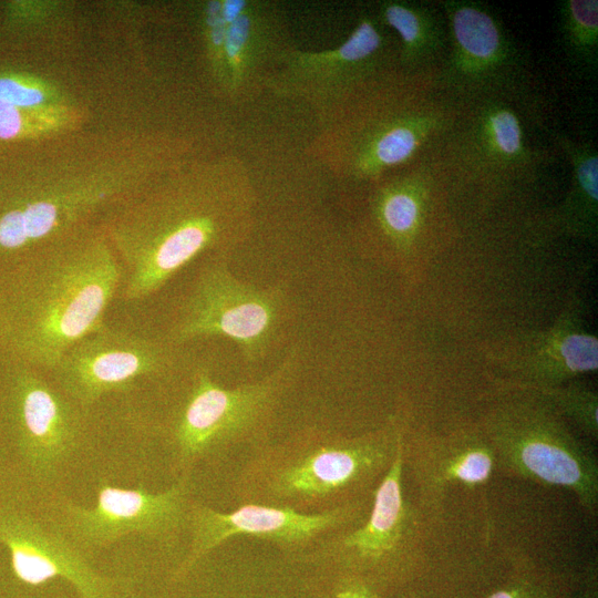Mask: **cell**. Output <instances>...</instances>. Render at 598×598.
I'll return each instance as SVG.
<instances>
[{
	"mask_svg": "<svg viewBox=\"0 0 598 598\" xmlns=\"http://www.w3.org/2000/svg\"><path fill=\"white\" fill-rule=\"evenodd\" d=\"M524 393L501 401L484 416V436L501 465L523 478L573 492L584 509L596 512L598 465L546 399Z\"/></svg>",
	"mask_w": 598,
	"mask_h": 598,
	"instance_id": "obj_6",
	"label": "cell"
},
{
	"mask_svg": "<svg viewBox=\"0 0 598 598\" xmlns=\"http://www.w3.org/2000/svg\"><path fill=\"white\" fill-rule=\"evenodd\" d=\"M0 423L4 441L35 481L58 473L87 441L89 412L49 372L0 350Z\"/></svg>",
	"mask_w": 598,
	"mask_h": 598,
	"instance_id": "obj_8",
	"label": "cell"
},
{
	"mask_svg": "<svg viewBox=\"0 0 598 598\" xmlns=\"http://www.w3.org/2000/svg\"><path fill=\"white\" fill-rule=\"evenodd\" d=\"M453 28L461 48L472 58L487 60L499 48V33L485 12L462 7L454 13Z\"/></svg>",
	"mask_w": 598,
	"mask_h": 598,
	"instance_id": "obj_23",
	"label": "cell"
},
{
	"mask_svg": "<svg viewBox=\"0 0 598 598\" xmlns=\"http://www.w3.org/2000/svg\"><path fill=\"white\" fill-rule=\"evenodd\" d=\"M274 30L262 2L250 1L245 12L226 24L224 92L236 95L272 51Z\"/></svg>",
	"mask_w": 598,
	"mask_h": 598,
	"instance_id": "obj_16",
	"label": "cell"
},
{
	"mask_svg": "<svg viewBox=\"0 0 598 598\" xmlns=\"http://www.w3.org/2000/svg\"><path fill=\"white\" fill-rule=\"evenodd\" d=\"M512 380L555 385L598 367V341L585 329L581 303L573 298L547 329L517 334L487 351Z\"/></svg>",
	"mask_w": 598,
	"mask_h": 598,
	"instance_id": "obj_14",
	"label": "cell"
},
{
	"mask_svg": "<svg viewBox=\"0 0 598 598\" xmlns=\"http://www.w3.org/2000/svg\"><path fill=\"white\" fill-rule=\"evenodd\" d=\"M352 506L337 505L308 514L286 506L246 503L230 512H219L204 504H190L186 529L188 553L176 576L186 574L203 557L234 536L246 535L271 542L281 549L298 550L320 540L349 523Z\"/></svg>",
	"mask_w": 598,
	"mask_h": 598,
	"instance_id": "obj_11",
	"label": "cell"
},
{
	"mask_svg": "<svg viewBox=\"0 0 598 598\" xmlns=\"http://www.w3.org/2000/svg\"><path fill=\"white\" fill-rule=\"evenodd\" d=\"M403 442L375 489L368 520L342 535H329L316 545V556L346 564L378 565L392 556L408 528V508L402 493Z\"/></svg>",
	"mask_w": 598,
	"mask_h": 598,
	"instance_id": "obj_15",
	"label": "cell"
},
{
	"mask_svg": "<svg viewBox=\"0 0 598 598\" xmlns=\"http://www.w3.org/2000/svg\"><path fill=\"white\" fill-rule=\"evenodd\" d=\"M252 194L219 161H185L99 220L122 266L118 298L140 302L188 264L230 250L249 227Z\"/></svg>",
	"mask_w": 598,
	"mask_h": 598,
	"instance_id": "obj_2",
	"label": "cell"
},
{
	"mask_svg": "<svg viewBox=\"0 0 598 598\" xmlns=\"http://www.w3.org/2000/svg\"><path fill=\"white\" fill-rule=\"evenodd\" d=\"M161 134L87 132L0 148V275L185 162Z\"/></svg>",
	"mask_w": 598,
	"mask_h": 598,
	"instance_id": "obj_1",
	"label": "cell"
},
{
	"mask_svg": "<svg viewBox=\"0 0 598 598\" xmlns=\"http://www.w3.org/2000/svg\"><path fill=\"white\" fill-rule=\"evenodd\" d=\"M0 544L22 582L38 586L53 578L69 581L80 598H114L113 579L101 575L84 551L51 523L43 522L0 488Z\"/></svg>",
	"mask_w": 598,
	"mask_h": 598,
	"instance_id": "obj_12",
	"label": "cell"
},
{
	"mask_svg": "<svg viewBox=\"0 0 598 598\" xmlns=\"http://www.w3.org/2000/svg\"><path fill=\"white\" fill-rule=\"evenodd\" d=\"M230 250L206 254L163 331L176 347L208 337L234 341L248 362L262 360L285 316L280 285L260 288L229 268Z\"/></svg>",
	"mask_w": 598,
	"mask_h": 598,
	"instance_id": "obj_7",
	"label": "cell"
},
{
	"mask_svg": "<svg viewBox=\"0 0 598 598\" xmlns=\"http://www.w3.org/2000/svg\"><path fill=\"white\" fill-rule=\"evenodd\" d=\"M496 460V453L487 440L480 436L461 437L434 453L425 468V485L441 489L454 482L471 487L485 484L494 472Z\"/></svg>",
	"mask_w": 598,
	"mask_h": 598,
	"instance_id": "obj_18",
	"label": "cell"
},
{
	"mask_svg": "<svg viewBox=\"0 0 598 598\" xmlns=\"http://www.w3.org/2000/svg\"><path fill=\"white\" fill-rule=\"evenodd\" d=\"M200 30L212 79L224 91L226 80V23L221 17L220 0L206 1L202 4Z\"/></svg>",
	"mask_w": 598,
	"mask_h": 598,
	"instance_id": "obj_25",
	"label": "cell"
},
{
	"mask_svg": "<svg viewBox=\"0 0 598 598\" xmlns=\"http://www.w3.org/2000/svg\"><path fill=\"white\" fill-rule=\"evenodd\" d=\"M401 433L355 439L308 433L267 451L246 473V503L299 511L328 504L390 465Z\"/></svg>",
	"mask_w": 598,
	"mask_h": 598,
	"instance_id": "obj_5",
	"label": "cell"
},
{
	"mask_svg": "<svg viewBox=\"0 0 598 598\" xmlns=\"http://www.w3.org/2000/svg\"><path fill=\"white\" fill-rule=\"evenodd\" d=\"M577 598H598L597 577L592 564L588 566L585 573L582 585Z\"/></svg>",
	"mask_w": 598,
	"mask_h": 598,
	"instance_id": "obj_32",
	"label": "cell"
},
{
	"mask_svg": "<svg viewBox=\"0 0 598 598\" xmlns=\"http://www.w3.org/2000/svg\"><path fill=\"white\" fill-rule=\"evenodd\" d=\"M0 101L20 106L78 104L61 84L20 65L0 62Z\"/></svg>",
	"mask_w": 598,
	"mask_h": 598,
	"instance_id": "obj_21",
	"label": "cell"
},
{
	"mask_svg": "<svg viewBox=\"0 0 598 598\" xmlns=\"http://www.w3.org/2000/svg\"><path fill=\"white\" fill-rule=\"evenodd\" d=\"M382 40L374 22L363 19L347 40L333 49H279L275 53L279 66L266 78L265 84L278 96L327 107L369 71Z\"/></svg>",
	"mask_w": 598,
	"mask_h": 598,
	"instance_id": "obj_13",
	"label": "cell"
},
{
	"mask_svg": "<svg viewBox=\"0 0 598 598\" xmlns=\"http://www.w3.org/2000/svg\"><path fill=\"white\" fill-rule=\"evenodd\" d=\"M383 20L400 35L405 56L412 55L423 38V25L419 14L409 6L386 2L381 6Z\"/></svg>",
	"mask_w": 598,
	"mask_h": 598,
	"instance_id": "obj_26",
	"label": "cell"
},
{
	"mask_svg": "<svg viewBox=\"0 0 598 598\" xmlns=\"http://www.w3.org/2000/svg\"><path fill=\"white\" fill-rule=\"evenodd\" d=\"M185 351L163 329L107 319L73 344L49 374L65 395L87 410L105 396L134 394L162 381Z\"/></svg>",
	"mask_w": 598,
	"mask_h": 598,
	"instance_id": "obj_9",
	"label": "cell"
},
{
	"mask_svg": "<svg viewBox=\"0 0 598 598\" xmlns=\"http://www.w3.org/2000/svg\"><path fill=\"white\" fill-rule=\"evenodd\" d=\"M331 598H374L371 589L360 579H346Z\"/></svg>",
	"mask_w": 598,
	"mask_h": 598,
	"instance_id": "obj_31",
	"label": "cell"
},
{
	"mask_svg": "<svg viewBox=\"0 0 598 598\" xmlns=\"http://www.w3.org/2000/svg\"><path fill=\"white\" fill-rule=\"evenodd\" d=\"M597 156H589L582 159L577 167V178L585 200L590 207L597 205Z\"/></svg>",
	"mask_w": 598,
	"mask_h": 598,
	"instance_id": "obj_29",
	"label": "cell"
},
{
	"mask_svg": "<svg viewBox=\"0 0 598 598\" xmlns=\"http://www.w3.org/2000/svg\"><path fill=\"white\" fill-rule=\"evenodd\" d=\"M1 14H2V1H0V21H1Z\"/></svg>",
	"mask_w": 598,
	"mask_h": 598,
	"instance_id": "obj_34",
	"label": "cell"
},
{
	"mask_svg": "<svg viewBox=\"0 0 598 598\" xmlns=\"http://www.w3.org/2000/svg\"><path fill=\"white\" fill-rule=\"evenodd\" d=\"M2 441H4V437H3V432H2V427H1V423H0V445H1ZM2 480H3V472H2V468H1V462H0V488L2 486Z\"/></svg>",
	"mask_w": 598,
	"mask_h": 598,
	"instance_id": "obj_33",
	"label": "cell"
},
{
	"mask_svg": "<svg viewBox=\"0 0 598 598\" xmlns=\"http://www.w3.org/2000/svg\"><path fill=\"white\" fill-rule=\"evenodd\" d=\"M87 117V111L79 104L20 106L0 101V148L79 132Z\"/></svg>",
	"mask_w": 598,
	"mask_h": 598,
	"instance_id": "obj_17",
	"label": "cell"
},
{
	"mask_svg": "<svg viewBox=\"0 0 598 598\" xmlns=\"http://www.w3.org/2000/svg\"><path fill=\"white\" fill-rule=\"evenodd\" d=\"M509 385L546 399L586 435L597 439L598 396L585 382L574 379L561 384L546 385L511 380Z\"/></svg>",
	"mask_w": 598,
	"mask_h": 598,
	"instance_id": "obj_22",
	"label": "cell"
},
{
	"mask_svg": "<svg viewBox=\"0 0 598 598\" xmlns=\"http://www.w3.org/2000/svg\"><path fill=\"white\" fill-rule=\"evenodd\" d=\"M492 132L497 147L505 154H516L522 147V131L516 116L499 111L491 118Z\"/></svg>",
	"mask_w": 598,
	"mask_h": 598,
	"instance_id": "obj_27",
	"label": "cell"
},
{
	"mask_svg": "<svg viewBox=\"0 0 598 598\" xmlns=\"http://www.w3.org/2000/svg\"><path fill=\"white\" fill-rule=\"evenodd\" d=\"M487 598H553V595L543 585L519 578L495 590Z\"/></svg>",
	"mask_w": 598,
	"mask_h": 598,
	"instance_id": "obj_28",
	"label": "cell"
},
{
	"mask_svg": "<svg viewBox=\"0 0 598 598\" xmlns=\"http://www.w3.org/2000/svg\"><path fill=\"white\" fill-rule=\"evenodd\" d=\"M373 210L385 236L396 249L405 251L414 240L422 216L420 197L413 186L396 182L381 188Z\"/></svg>",
	"mask_w": 598,
	"mask_h": 598,
	"instance_id": "obj_20",
	"label": "cell"
},
{
	"mask_svg": "<svg viewBox=\"0 0 598 598\" xmlns=\"http://www.w3.org/2000/svg\"><path fill=\"white\" fill-rule=\"evenodd\" d=\"M420 133L411 121L396 118L368 133L352 159V172L372 177L384 168L405 162L416 150Z\"/></svg>",
	"mask_w": 598,
	"mask_h": 598,
	"instance_id": "obj_19",
	"label": "cell"
},
{
	"mask_svg": "<svg viewBox=\"0 0 598 598\" xmlns=\"http://www.w3.org/2000/svg\"><path fill=\"white\" fill-rule=\"evenodd\" d=\"M573 18L589 34L597 31V1H571Z\"/></svg>",
	"mask_w": 598,
	"mask_h": 598,
	"instance_id": "obj_30",
	"label": "cell"
},
{
	"mask_svg": "<svg viewBox=\"0 0 598 598\" xmlns=\"http://www.w3.org/2000/svg\"><path fill=\"white\" fill-rule=\"evenodd\" d=\"M122 266L99 223L0 275V350L50 372L107 320Z\"/></svg>",
	"mask_w": 598,
	"mask_h": 598,
	"instance_id": "obj_3",
	"label": "cell"
},
{
	"mask_svg": "<svg viewBox=\"0 0 598 598\" xmlns=\"http://www.w3.org/2000/svg\"><path fill=\"white\" fill-rule=\"evenodd\" d=\"M189 491L187 477L159 493L102 484L91 507L55 501L50 523L83 551L109 547L133 534L169 539L186 528Z\"/></svg>",
	"mask_w": 598,
	"mask_h": 598,
	"instance_id": "obj_10",
	"label": "cell"
},
{
	"mask_svg": "<svg viewBox=\"0 0 598 598\" xmlns=\"http://www.w3.org/2000/svg\"><path fill=\"white\" fill-rule=\"evenodd\" d=\"M299 360L292 350L262 379L224 388L214 380L208 360L186 350L175 370L148 389L165 400L159 410H146L154 434L183 470L247 441L264 430Z\"/></svg>",
	"mask_w": 598,
	"mask_h": 598,
	"instance_id": "obj_4",
	"label": "cell"
},
{
	"mask_svg": "<svg viewBox=\"0 0 598 598\" xmlns=\"http://www.w3.org/2000/svg\"><path fill=\"white\" fill-rule=\"evenodd\" d=\"M58 2L37 0L2 1L0 33L10 40L30 38L48 25V20L59 9Z\"/></svg>",
	"mask_w": 598,
	"mask_h": 598,
	"instance_id": "obj_24",
	"label": "cell"
}]
</instances>
